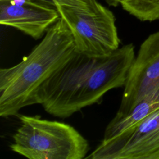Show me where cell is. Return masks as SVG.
<instances>
[{"mask_svg": "<svg viewBox=\"0 0 159 159\" xmlns=\"http://www.w3.org/2000/svg\"><path fill=\"white\" fill-rule=\"evenodd\" d=\"M134 50L130 43L103 57L75 52L41 87L37 104L55 117L66 118L98 102L107 91L124 86Z\"/></svg>", "mask_w": 159, "mask_h": 159, "instance_id": "1", "label": "cell"}, {"mask_svg": "<svg viewBox=\"0 0 159 159\" xmlns=\"http://www.w3.org/2000/svg\"><path fill=\"white\" fill-rule=\"evenodd\" d=\"M75 53L71 31L60 17L27 56L0 69V116H16L22 108L37 104L41 87Z\"/></svg>", "mask_w": 159, "mask_h": 159, "instance_id": "2", "label": "cell"}, {"mask_svg": "<svg viewBox=\"0 0 159 159\" xmlns=\"http://www.w3.org/2000/svg\"><path fill=\"white\" fill-rule=\"evenodd\" d=\"M48 5L67 24L76 52L103 57L120 47L115 16L97 0H48Z\"/></svg>", "mask_w": 159, "mask_h": 159, "instance_id": "3", "label": "cell"}, {"mask_svg": "<svg viewBox=\"0 0 159 159\" xmlns=\"http://www.w3.org/2000/svg\"><path fill=\"white\" fill-rule=\"evenodd\" d=\"M20 125L12 136L11 150L29 159H83L89 146L71 125L20 115Z\"/></svg>", "mask_w": 159, "mask_h": 159, "instance_id": "4", "label": "cell"}, {"mask_svg": "<svg viewBox=\"0 0 159 159\" xmlns=\"http://www.w3.org/2000/svg\"><path fill=\"white\" fill-rule=\"evenodd\" d=\"M152 96H159V31L150 34L140 45L129 69L116 115L127 114Z\"/></svg>", "mask_w": 159, "mask_h": 159, "instance_id": "5", "label": "cell"}, {"mask_svg": "<svg viewBox=\"0 0 159 159\" xmlns=\"http://www.w3.org/2000/svg\"><path fill=\"white\" fill-rule=\"evenodd\" d=\"M87 159H159V109L138 125L101 140Z\"/></svg>", "mask_w": 159, "mask_h": 159, "instance_id": "6", "label": "cell"}, {"mask_svg": "<svg viewBox=\"0 0 159 159\" xmlns=\"http://www.w3.org/2000/svg\"><path fill=\"white\" fill-rule=\"evenodd\" d=\"M53 6L32 0H0V24L37 40L60 18Z\"/></svg>", "mask_w": 159, "mask_h": 159, "instance_id": "7", "label": "cell"}, {"mask_svg": "<svg viewBox=\"0 0 159 159\" xmlns=\"http://www.w3.org/2000/svg\"><path fill=\"white\" fill-rule=\"evenodd\" d=\"M159 109V96H152L139 102L124 116H115L106 127L102 140L112 139L133 128Z\"/></svg>", "mask_w": 159, "mask_h": 159, "instance_id": "8", "label": "cell"}, {"mask_svg": "<svg viewBox=\"0 0 159 159\" xmlns=\"http://www.w3.org/2000/svg\"><path fill=\"white\" fill-rule=\"evenodd\" d=\"M122 8L141 21L159 19V0H127Z\"/></svg>", "mask_w": 159, "mask_h": 159, "instance_id": "9", "label": "cell"}, {"mask_svg": "<svg viewBox=\"0 0 159 159\" xmlns=\"http://www.w3.org/2000/svg\"><path fill=\"white\" fill-rule=\"evenodd\" d=\"M127 0H105L106 2L111 6L117 7L119 4L122 5L124 2H125Z\"/></svg>", "mask_w": 159, "mask_h": 159, "instance_id": "10", "label": "cell"}, {"mask_svg": "<svg viewBox=\"0 0 159 159\" xmlns=\"http://www.w3.org/2000/svg\"><path fill=\"white\" fill-rule=\"evenodd\" d=\"M34 1H35L39 3H41L43 4H46V5H48V0H32ZM49 6V5H48Z\"/></svg>", "mask_w": 159, "mask_h": 159, "instance_id": "11", "label": "cell"}]
</instances>
